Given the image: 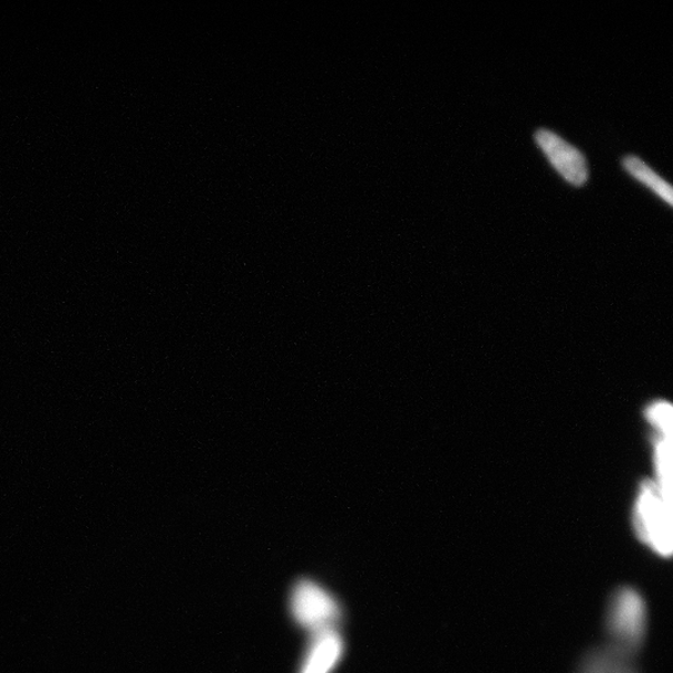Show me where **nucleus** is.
<instances>
[{"instance_id": "nucleus-5", "label": "nucleus", "mask_w": 673, "mask_h": 673, "mask_svg": "<svg viewBox=\"0 0 673 673\" xmlns=\"http://www.w3.org/2000/svg\"><path fill=\"white\" fill-rule=\"evenodd\" d=\"M343 654V640L334 628L314 633L300 673H330Z\"/></svg>"}, {"instance_id": "nucleus-4", "label": "nucleus", "mask_w": 673, "mask_h": 673, "mask_svg": "<svg viewBox=\"0 0 673 673\" xmlns=\"http://www.w3.org/2000/svg\"><path fill=\"white\" fill-rule=\"evenodd\" d=\"M536 144L548 156L549 162L567 183L583 186L587 182L588 170L585 156L559 135L540 129L535 134Z\"/></svg>"}, {"instance_id": "nucleus-7", "label": "nucleus", "mask_w": 673, "mask_h": 673, "mask_svg": "<svg viewBox=\"0 0 673 673\" xmlns=\"http://www.w3.org/2000/svg\"><path fill=\"white\" fill-rule=\"evenodd\" d=\"M625 170L656 193L669 205L673 204V192L669 183L660 177L650 166L636 156H626L623 160Z\"/></svg>"}, {"instance_id": "nucleus-8", "label": "nucleus", "mask_w": 673, "mask_h": 673, "mask_svg": "<svg viewBox=\"0 0 673 673\" xmlns=\"http://www.w3.org/2000/svg\"><path fill=\"white\" fill-rule=\"evenodd\" d=\"M651 419L660 427L665 436L671 435V407L666 403H659L651 409Z\"/></svg>"}, {"instance_id": "nucleus-3", "label": "nucleus", "mask_w": 673, "mask_h": 673, "mask_svg": "<svg viewBox=\"0 0 673 673\" xmlns=\"http://www.w3.org/2000/svg\"><path fill=\"white\" fill-rule=\"evenodd\" d=\"M291 612L296 622L312 633L333 628L340 618V607L334 598L320 585L301 581L291 596Z\"/></svg>"}, {"instance_id": "nucleus-6", "label": "nucleus", "mask_w": 673, "mask_h": 673, "mask_svg": "<svg viewBox=\"0 0 673 673\" xmlns=\"http://www.w3.org/2000/svg\"><path fill=\"white\" fill-rule=\"evenodd\" d=\"M576 673H637V671L633 657L605 646L588 652Z\"/></svg>"}, {"instance_id": "nucleus-2", "label": "nucleus", "mask_w": 673, "mask_h": 673, "mask_svg": "<svg viewBox=\"0 0 673 673\" xmlns=\"http://www.w3.org/2000/svg\"><path fill=\"white\" fill-rule=\"evenodd\" d=\"M635 530L647 548L662 557L672 553V504L654 482H645L637 501Z\"/></svg>"}, {"instance_id": "nucleus-1", "label": "nucleus", "mask_w": 673, "mask_h": 673, "mask_svg": "<svg viewBox=\"0 0 673 673\" xmlns=\"http://www.w3.org/2000/svg\"><path fill=\"white\" fill-rule=\"evenodd\" d=\"M647 606L633 587H622L609 598L606 609L607 646L631 657L644 645L647 633Z\"/></svg>"}]
</instances>
